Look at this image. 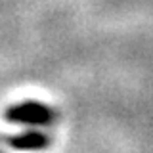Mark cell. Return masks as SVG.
I'll use <instances>...</instances> for the list:
<instances>
[{"label":"cell","instance_id":"obj_1","mask_svg":"<svg viewBox=\"0 0 153 153\" xmlns=\"http://www.w3.org/2000/svg\"><path fill=\"white\" fill-rule=\"evenodd\" d=\"M6 119L10 123L19 124H35V126H46L54 124L57 119V113L52 107L40 103V102H23L6 109Z\"/></svg>","mask_w":153,"mask_h":153},{"label":"cell","instance_id":"obj_2","mask_svg":"<svg viewBox=\"0 0 153 153\" xmlns=\"http://www.w3.org/2000/svg\"><path fill=\"white\" fill-rule=\"evenodd\" d=\"M8 143L16 149H42L50 143V138L38 130H29L17 136H10Z\"/></svg>","mask_w":153,"mask_h":153},{"label":"cell","instance_id":"obj_3","mask_svg":"<svg viewBox=\"0 0 153 153\" xmlns=\"http://www.w3.org/2000/svg\"><path fill=\"white\" fill-rule=\"evenodd\" d=\"M0 153H2V151H0Z\"/></svg>","mask_w":153,"mask_h":153}]
</instances>
